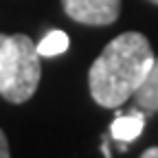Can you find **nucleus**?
I'll use <instances>...</instances> for the list:
<instances>
[{"label":"nucleus","instance_id":"f257e3e1","mask_svg":"<svg viewBox=\"0 0 158 158\" xmlns=\"http://www.w3.org/2000/svg\"><path fill=\"white\" fill-rule=\"evenodd\" d=\"M152 64L154 51L143 33L127 31L116 35L110 44H106L88 70L92 99L103 108L123 106L130 97H134Z\"/></svg>","mask_w":158,"mask_h":158},{"label":"nucleus","instance_id":"f03ea898","mask_svg":"<svg viewBox=\"0 0 158 158\" xmlns=\"http://www.w3.org/2000/svg\"><path fill=\"white\" fill-rule=\"evenodd\" d=\"M42 77L40 53L24 33L7 35L0 48V97L9 103H24L35 94Z\"/></svg>","mask_w":158,"mask_h":158},{"label":"nucleus","instance_id":"7ed1b4c3","mask_svg":"<svg viewBox=\"0 0 158 158\" xmlns=\"http://www.w3.org/2000/svg\"><path fill=\"white\" fill-rule=\"evenodd\" d=\"M70 20L88 27L112 24L121 13V0H62Z\"/></svg>","mask_w":158,"mask_h":158},{"label":"nucleus","instance_id":"20e7f679","mask_svg":"<svg viewBox=\"0 0 158 158\" xmlns=\"http://www.w3.org/2000/svg\"><path fill=\"white\" fill-rule=\"evenodd\" d=\"M143 127H145V114L141 108H136L125 116L114 118L112 125H110V136L114 141H118L121 145H127L143 134Z\"/></svg>","mask_w":158,"mask_h":158},{"label":"nucleus","instance_id":"39448f33","mask_svg":"<svg viewBox=\"0 0 158 158\" xmlns=\"http://www.w3.org/2000/svg\"><path fill=\"white\" fill-rule=\"evenodd\" d=\"M134 101H136V108H141L147 114L158 112V57H154L149 73L145 75L141 86L136 88Z\"/></svg>","mask_w":158,"mask_h":158},{"label":"nucleus","instance_id":"423d86ee","mask_svg":"<svg viewBox=\"0 0 158 158\" xmlns=\"http://www.w3.org/2000/svg\"><path fill=\"white\" fill-rule=\"evenodd\" d=\"M68 46H70V37H68L64 31H59V29L48 31V33L35 44L40 57H55V55H62V53L68 51Z\"/></svg>","mask_w":158,"mask_h":158},{"label":"nucleus","instance_id":"0eeeda50","mask_svg":"<svg viewBox=\"0 0 158 158\" xmlns=\"http://www.w3.org/2000/svg\"><path fill=\"white\" fill-rule=\"evenodd\" d=\"M11 152H9V143H7V136H5V132L0 130V158H7Z\"/></svg>","mask_w":158,"mask_h":158},{"label":"nucleus","instance_id":"6e6552de","mask_svg":"<svg viewBox=\"0 0 158 158\" xmlns=\"http://www.w3.org/2000/svg\"><path fill=\"white\" fill-rule=\"evenodd\" d=\"M143 158H158V147H149L143 152Z\"/></svg>","mask_w":158,"mask_h":158},{"label":"nucleus","instance_id":"1a4fd4ad","mask_svg":"<svg viewBox=\"0 0 158 158\" xmlns=\"http://www.w3.org/2000/svg\"><path fill=\"white\" fill-rule=\"evenodd\" d=\"M5 40H7V35H5V33H0V48H2V44H5Z\"/></svg>","mask_w":158,"mask_h":158},{"label":"nucleus","instance_id":"9d476101","mask_svg":"<svg viewBox=\"0 0 158 158\" xmlns=\"http://www.w3.org/2000/svg\"><path fill=\"white\" fill-rule=\"evenodd\" d=\"M149 2H152V5H158V0H149Z\"/></svg>","mask_w":158,"mask_h":158}]
</instances>
